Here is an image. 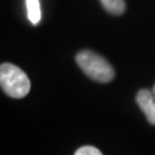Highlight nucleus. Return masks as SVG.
Returning <instances> with one entry per match:
<instances>
[{
  "label": "nucleus",
  "instance_id": "6",
  "mask_svg": "<svg viewBox=\"0 0 155 155\" xmlns=\"http://www.w3.org/2000/svg\"><path fill=\"white\" fill-rule=\"evenodd\" d=\"M75 155H104L98 148L93 146H83L76 150Z\"/></svg>",
  "mask_w": 155,
  "mask_h": 155
},
{
  "label": "nucleus",
  "instance_id": "5",
  "mask_svg": "<svg viewBox=\"0 0 155 155\" xmlns=\"http://www.w3.org/2000/svg\"><path fill=\"white\" fill-rule=\"evenodd\" d=\"M100 2L111 15H122L127 7L124 0H100Z\"/></svg>",
  "mask_w": 155,
  "mask_h": 155
},
{
  "label": "nucleus",
  "instance_id": "4",
  "mask_svg": "<svg viewBox=\"0 0 155 155\" xmlns=\"http://www.w3.org/2000/svg\"><path fill=\"white\" fill-rule=\"evenodd\" d=\"M27 13L29 21L33 25H37L41 20V9H40V0H25Z\"/></svg>",
  "mask_w": 155,
  "mask_h": 155
},
{
  "label": "nucleus",
  "instance_id": "1",
  "mask_svg": "<svg viewBox=\"0 0 155 155\" xmlns=\"http://www.w3.org/2000/svg\"><path fill=\"white\" fill-rule=\"evenodd\" d=\"M76 62L82 71L98 83H109L115 77V71L105 58L92 51H82L76 55Z\"/></svg>",
  "mask_w": 155,
  "mask_h": 155
},
{
  "label": "nucleus",
  "instance_id": "7",
  "mask_svg": "<svg viewBox=\"0 0 155 155\" xmlns=\"http://www.w3.org/2000/svg\"><path fill=\"white\" fill-rule=\"evenodd\" d=\"M153 94H154V98H155V85H154V87H153Z\"/></svg>",
  "mask_w": 155,
  "mask_h": 155
},
{
  "label": "nucleus",
  "instance_id": "2",
  "mask_svg": "<svg viewBox=\"0 0 155 155\" xmlns=\"http://www.w3.org/2000/svg\"><path fill=\"white\" fill-rule=\"evenodd\" d=\"M0 85L2 91L14 99L24 98L31 87L27 74L12 63H2L0 67Z\"/></svg>",
  "mask_w": 155,
  "mask_h": 155
},
{
  "label": "nucleus",
  "instance_id": "3",
  "mask_svg": "<svg viewBox=\"0 0 155 155\" xmlns=\"http://www.w3.org/2000/svg\"><path fill=\"white\" fill-rule=\"evenodd\" d=\"M136 101L145 114L148 123L155 125V98L153 92L147 89L140 90L136 95Z\"/></svg>",
  "mask_w": 155,
  "mask_h": 155
}]
</instances>
